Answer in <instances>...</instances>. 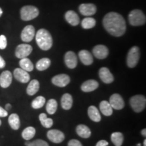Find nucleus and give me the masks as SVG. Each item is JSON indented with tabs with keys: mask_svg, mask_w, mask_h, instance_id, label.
Here are the masks:
<instances>
[{
	"mask_svg": "<svg viewBox=\"0 0 146 146\" xmlns=\"http://www.w3.org/2000/svg\"><path fill=\"white\" fill-rule=\"evenodd\" d=\"M103 25L110 34L115 36L123 35L126 32V23L124 18L116 12H109L103 19Z\"/></svg>",
	"mask_w": 146,
	"mask_h": 146,
	"instance_id": "obj_1",
	"label": "nucleus"
},
{
	"mask_svg": "<svg viewBox=\"0 0 146 146\" xmlns=\"http://www.w3.org/2000/svg\"><path fill=\"white\" fill-rule=\"evenodd\" d=\"M36 42L42 50H49L52 47L53 40L51 34L44 29H41L36 33Z\"/></svg>",
	"mask_w": 146,
	"mask_h": 146,
	"instance_id": "obj_2",
	"label": "nucleus"
},
{
	"mask_svg": "<svg viewBox=\"0 0 146 146\" xmlns=\"http://www.w3.org/2000/svg\"><path fill=\"white\" fill-rule=\"evenodd\" d=\"M129 21L133 26H141L145 24V16L141 10H132L129 14Z\"/></svg>",
	"mask_w": 146,
	"mask_h": 146,
	"instance_id": "obj_3",
	"label": "nucleus"
},
{
	"mask_svg": "<svg viewBox=\"0 0 146 146\" xmlns=\"http://www.w3.org/2000/svg\"><path fill=\"white\" fill-rule=\"evenodd\" d=\"M39 11L38 8L33 5H25L21 10V17L23 21H31L39 15Z\"/></svg>",
	"mask_w": 146,
	"mask_h": 146,
	"instance_id": "obj_4",
	"label": "nucleus"
},
{
	"mask_svg": "<svg viewBox=\"0 0 146 146\" xmlns=\"http://www.w3.org/2000/svg\"><path fill=\"white\" fill-rule=\"evenodd\" d=\"M130 105L135 112H141L145 109L146 106L145 97L142 95H137L130 100Z\"/></svg>",
	"mask_w": 146,
	"mask_h": 146,
	"instance_id": "obj_5",
	"label": "nucleus"
},
{
	"mask_svg": "<svg viewBox=\"0 0 146 146\" xmlns=\"http://www.w3.org/2000/svg\"><path fill=\"white\" fill-rule=\"evenodd\" d=\"M140 58V52L138 47H131L128 53L127 58V64L129 68H134L138 64Z\"/></svg>",
	"mask_w": 146,
	"mask_h": 146,
	"instance_id": "obj_6",
	"label": "nucleus"
},
{
	"mask_svg": "<svg viewBox=\"0 0 146 146\" xmlns=\"http://www.w3.org/2000/svg\"><path fill=\"white\" fill-rule=\"evenodd\" d=\"M33 51V47L31 45L29 44H20L16 47L15 51V55L18 58H27L31 54Z\"/></svg>",
	"mask_w": 146,
	"mask_h": 146,
	"instance_id": "obj_7",
	"label": "nucleus"
},
{
	"mask_svg": "<svg viewBox=\"0 0 146 146\" xmlns=\"http://www.w3.org/2000/svg\"><path fill=\"white\" fill-rule=\"evenodd\" d=\"M47 136L51 141L55 143H61L65 139L64 134L62 131L57 129H52L49 131L47 133Z\"/></svg>",
	"mask_w": 146,
	"mask_h": 146,
	"instance_id": "obj_8",
	"label": "nucleus"
},
{
	"mask_svg": "<svg viewBox=\"0 0 146 146\" xmlns=\"http://www.w3.org/2000/svg\"><path fill=\"white\" fill-rule=\"evenodd\" d=\"M70 81L69 76L65 74H60L54 76L52 79V82L54 85L59 87H64L68 85Z\"/></svg>",
	"mask_w": 146,
	"mask_h": 146,
	"instance_id": "obj_9",
	"label": "nucleus"
},
{
	"mask_svg": "<svg viewBox=\"0 0 146 146\" xmlns=\"http://www.w3.org/2000/svg\"><path fill=\"white\" fill-rule=\"evenodd\" d=\"M35 35V30L34 27L32 25H28L23 29L21 33V39L24 42L29 43L33 39Z\"/></svg>",
	"mask_w": 146,
	"mask_h": 146,
	"instance_id": "obj_10",
	"label": "nucleus"
},
{
	"mask_svg": "<svg viewBox=\"0 0 146 146\" xmlns=\"http://www.w3.org/2000/svg\"><path fill=\"white\" fill-rule=\"evenodd\" d=\"M110 104L113 109L119 110L123 109L125 107V102L121 96L118 94H114L110 98Z\"/></svg>",
	"mask_w": 146,
	"mask_h": 146,
	"instance_id": "obj_11",
	"label": "nucleus"
},
{
	"mask_svg": "<svg viewBox=\"0 0 146 146\" xmlns=\"http://www.w3.org/2000/svg\"><path fill=\"white\" fill-rule=\"evenodd\" d=\"M93 54L98 59H105L108 57L109 54V50L107 47L104 45H98L93 49Z\"/></svg>",
	"mask_w": 146,
	"mask_h": 146,
	"instance_id": "obj_12",
	"label": "nucleus"
},
{
	"mask_svg": "<svg viewBox=\"0 0 146 146\" xmlns=\"http://www.w3.org/2000/svg\"><path fill=\"white\" fill-rule=\"evenodd\" d=\"M79 12L82 15L90 16L96 13V6L93 3H83L79 6Z\"/></svg>",
	"mask_w": 146,
	"mask_h": 146,
	"instance_id": "obj_13",
	"label": "nucleus"
},
{
	"mask_svg": "<svg viewBox=\"0 0 146 146\" xmlns=\"http://www.w3.org/2000/svg\"><path fill=\"white\" fill-rule=\"evenodd\" d=\"M64 62L68 68L70 69L75 68L77 66V57L74 52L69 51V52L66 53Z\"/></svg>",
	"mask_w": 146,
	"mask_h": 146,
	"instance_id": "obj_14",
	"label": "nucleus"
},
{
	"mask_svg": "<svg viewBox=\"0 0 146 146\" xmlns=\"http://www.w3.org/2000/svg\"><path fill=\"white\" fill-rule=\"evenodd\" d=\"M14 76L18 81L22 83H27L30 81V75L27 71L24 70L23 69L16 68L14 70Z\"/></svg>",
	"mask_w": 146,
	"mask_h": 146,
	"instance_id": "obj_15",
	"label": "nucleus"
},
{
	"mask_svg": "<svg viewBox=\"0 0 146 146\" xmlns=\"http://www.w3.org/2000/svg\"><path fill=\"white\" fill-rule=\"evenodd\" d=\"M99 76L104 83L110 84L114 81V76L108 68L102 67L99 70Z\"/></svg>",
	"mask_w": 146,
	"mask_h": 146,
	"instance_id": "obj_16",
	"label": "nucleus"
},
{
	"mask_svg": "<svg viewBox=\"0 0 146 146\" xmlns=\"http://www.w3.org/2000/svg\"><path fill=\"white\" fill-rule=\"evenodd\" d=\"M12 74L9 70H5L0 74V86L2 88H8L12 83Z\"/></svg>",
	"mask_w": 146,
	"mask_h": 146,
	"instance_id": "obj_17",
	"label": "nucleus"
},
{
	"mask_svg": "<svg viewBox=\"0 0 146 146\" xmlns=\"http://www.w3.org/2000/svg\"><path fill=\"white\" fill-rule=\"evenodd\" d=\"M78 57L81 60V62L86 66L91 65L94 62L93 56L87 50H84L80 51L79 53H78Z\"/></svg>",
	"mask_w": 146,
	"mask_h": 146,
	"instance_id": "obj_18",
	"label": "nucleus"
},
{
	"mask_svg": "<svg viewBox=\"0 0 146 146\" xmlns=\"http://www.w3.org/2000/svg\"><path fill=\"white\" fill-rule=\"evenodd\" d=\"M65 18L66 21L72 26H76L80 23V19L78 14L72 10H69L66 13Z\"/></svg>",
	"mask_w": 146,
	"mask_h": 146,
	"instance_id": "obj_19",
	"label": "nucleus"
},
{
	"mask_svg": "<svg viewBox=\"0 0 146 146\" xmlns=\"http://www.w3.org/2000/svg\"><path fill=\"white\" fill-rule=\"evenodd\" d=\"M99 86V83L95 80H88L84 82L81 85V90L84 92H91L96 90Z\"/></svg>",
	"mask_w": 146,
	"mask_h": 146,
	"instance_id": "obj_20",
	"label": "nucleus"
},
{
	"mask_svg": "<svg viewBox=\"0 0 146 146\" xmlns=\"http://www.w3.org/2000/svg\"><path fill=\"white\" fill-rule=\"evenodd\" d=\"M76 131L77 135L82 138H89L91 136V130L87 126L85 125H79L76 127Z\"/></svg>",
	"mask_w": 146,
	"mask_h": 146,
	"instance_id": "obj_21",
	"label": "nucleus"
},
{
	"mask_svg": "<svg viewBox=\"0 0 146 146\" xmlns=\"http://www.w3.org/2000/svg\"><path fill=\"white\" fill-rule=\"evenodd\" d=\"M73 103L72 97L70 94H64L61 99V106L64 110H68L72 108Z\"/></svg>",
	"mask_w": 146,
	"mask_h": 146,
	"instance_id": "obj_22",
	"label": "nucleus"
},
{
	"mask_svg": "<svg viewBox=\"0 0 146 146\" xmlns=\"http://www.w3.org/2000/svg\"><path fill=\"white\" fill-rule=\"evenodd\" d=\"M88 116L91 120L94 122H100L101 120V115L99 110L94 106H91L88 108Z\"/></svg>",
	"mask_w": 146,
	"mask_h": 146,
	"instance_id": "obj_23",
	"label": "nucleus"
},
{
	"mask_svg": "<svg viewBox=\"0 0 146 146\" xmlns=\"http://www.w3.org/2000/svg\"><path fill=\"white\" fill-rule=\"evenodd\" d=\"M100 109L102 114L105 116H111L113 113V108L107 101H102L100 104Z\"/></svg>",
	"mask_w": 146,
	"mask_h": 146,
	"instance_id": "obj_24",
	"label": "nucleus"
},
{
	"mask_svg": "<svg viewBox=\"0 0 146 146\" xmlns=\"http://www.w3.org/2000/svg\"><path fill=\"white\" fill-rule=\"evenodd\" d=\"M8 123L12 129L18 130L21 126V121L18 115L16 114H11L8 118Z\"/></svg>",
	"mask_w": 146,
	"mask_h": 146,
	"instance_id": "obj_25",
	"label": "nucleus"
},
{
	"mask_svg": "<svg viewBox=\"0 0 146 146\" xmlns=\"http://www.w3.org/2000/svg\"><path fill=\"white\" fill-rule=\"evenodd\" d=\"M39 89V83L37 80H32L29 84L27 89V93L29 96H33L37 93Z\"/></svg>",
	"mask_w": 146,
	"mask_h": 146,
	"instance_id": "obj_26",
	"label": "nucleus"
},
{
	"mask_svg": "<svg viewBox=\"0 0 146 146\" xmlns=\"http://www.w3.org/2000/svg\"><path fill=\"white\" fill-rule=\"evenodd\" d=\"M19 65L22 69L27 72H31L34 68L33 64L27 58H22L21 61L19 62Z\"/></svg>",
	"mask_w": 146,
	"mask_h": 146,
	"instance_id": "obj_27",
	"label": "nucleus"
},
{
	"mask_svg": "<svg viewBox=\"0 0 146 146\" xmlns=\"http://www.w3.org/2000/svg\"><path fill=\"white\" fill-rule=\"evenodd\" d=\"M51 60L49 58H44L39 60L36 64V68L38 70L43 71L50 66Z\"/></svg>",
	"mask_w": 146,
	"mask_h": 146,
	"instance_id": "obj_28",
	"label": "nucleus"
},
{
	"mask_svg": "<svg viewBox=\"0 0 146 146\" xmlns=\"http://www.w3.org/2000/svg\"><path fill=\"white\" fill-rule=\"evenodd\" d=\"M36 131L35 129L33 127H28L26 129H25L22 133V137L24 139L29 141V140L31 139L35 135Z\"/></svg>",
	"mask_w": 146,
	"mask_h": 146,
	"instance_id": "obj_29",
	"label": "nucleus"
},
{
	"mask_svg": "<svg viewBox=\"0 0 146 146\" xmlns=\"http://www.w3.org/2000/svg\"><path fill=\"white\" fill-rule=\"evenodd\" d=\"M111 140L115 146H121L123 145L124 137L120 132H114L111 135Z\"/></svg>",
	"mask_w": 146,
	"mask_h": 146,
	"instance_id": "obj_30",
	"label": "nucleus"
},
{
	"mask_svg": "<svg viewBox=\"0 0 146 146\" xmlns=\"http://www.w3.org/2000/svg\"><path fill=\"white\" fill-rule=\"evenodd\" d=\"M96 25V21L94 18L91 17H87L84 18L81 22V26L85 29H92Z\"/></svg>",
	"mask_w": 146,
	"mask_h": 146,
	"instance_id": "obj_31",
	"label": "nucleus"
},
{
	"mask_svg": "<svg viewBox=\"0 0 146 146\" xmlns=\"http://www.w3.org/2000/svg\"><path fill=\"white\" fill-rule=\"evenodd\" d=\"M58 103L54 99H51L47 102L46 105V110L48 114H54L57 110Z\"/></svg>",
	"mask_w": 146,
	"mask_h": 146,
	"instance_id": "obj_32",
	"label": "nucleus"
},
{
	"mask_svg": "<svg viewBox=\"0 0 146 146\" xmlns=\"http://www.w3.org/2000/svg\"><path fill=\"white\" fill-rule=\"evenodd\" d=\"M39 120L42 126L45 128H50L53 125V120L52 118H47V115L44 113L39 115Z\"/></svg>",
	"mask_w": 146,
	"mask_h": 146,
	"instance_id": "obj_33",
	"label": "nucleus"
},
{
	"mask_svg": "<svg viewBox=\"0 0 146 146\" xmlns=\"http://www.w3.org/2000/svg\"><path fill=\"white\" fill-rule=\"evenodd\" d=\"M45 104V99L44 97L39 96L36 98L32 102V107L34 109H39L44 106Z\"/></svg>",
	"mask_w": 146,
	"mask_h": 146,
	"instance_id": "obj_34",
	"label": "nucleus"
},
{
	"mask_svg": "<svg viewBox=\"0 0 146 146\" xmlns=\"http://www.w3.org/2000/svg\"><path fill=\"white\" fill-rule=\"evenodd\" d=\"M26 146H49L46 141L42 139H36L32 142H26Z\"/></svg>",
	"mask_w": 146,
	"mask_h": 146,
	"instance_id": "obj_35",
	"label": "nucleus"
},
{
	"mask_svg": "<svg viewBox=\"0 0 146 146\" xmlns=\"http://www.w3.org/2000/svg\"><path fill=\"white\" fill-rule=\"evenodd\" d=\"M7 47V39L5 35H0V49L4 50Z\"/></svg>",
	"mask_w": 146,
	"mask_h": 146,
	"instance_id": "obj_36",
	"label": "nucleus"
},
{
	"mask_svg": "<svg viewBox=\"0 0 146 146\" xmlns=\"http://www.w3.org/2000/svg\"><path fill=\"white\" fill-rule=\"evenodd\" d=\"M68 146H83L81 142L76 139H71L68 142Z\"/></svg>",
	"mask_w": 146,
	"mask_h": 146,
	"instance_id": "obj_37",
	"label": "nucleus"
},
{
	"mask_svg": "<svg viewBox=\"0 0 146 146\" xmlns=\"http://www.w3.org/2000/svg\"><path fill=\"white\" fill-rule=\"evenodd\" d=\"M8 114L7 110H5V109L0 106V117H5V116H8Z\"/></svg>",
	"mask_w": 146,
	"mask_h": 146,
	"instance_id": "obj_38",
	"label": "nucleus"
},
{
	"mask_svg": "<svg viewBox=\"0 0 146 146\" xmlns=\"http://www.w3.org/2000/svg\"><path fill=\"white\" fill-rule=\"evenodd\" d=\"M108 145V142L106 140H101L97 143L96 146H107Z\"/></svg>",
	"mask_w": 146,
	"mask_h": 146,
	"instance_id": "obj_39",
	"label": "nucleus"
},
{
	"mask_svg": "<svg viewBox=\"0 0 146 146\" xmlns=\"http://www.w3.org/2000/svg\"><path fill=\"white\" fill-rule=\"evenodd\" d=\"M5 66V62L3 58L0 56V68H3Z\"/></svg>",
	"mask_w": 146,
	"mask_h": 146,
	"instance_id": "obj_40",
	"label": "nucleus"
},
{
	"mask_svg": "<svg viewBox=\"0 0 146 146\" xmlns=\"http://www.w3.org/2000/svg\"><path fill=\"white\" fill-rule=\"evenodd\" d=\"M12 108V106L10 104H7L5 106V110H10Z\"/></svg>",
	"mask_w": 146,
	"mask_h": 146,
	"instance_id": "obj_41",
	"label": "nucleus"
},
{
	"mask_svg": "<svg viewBox=\"0 0 146 146\" xmlns=\"http://www.w3.org/2000/svg\"><path fill=\"white\" fill-rule=\"evenodd\" d=\"M141 135L143 137H145L146 136V130H145V129H143V130L141 131Z\"/></svg>",
	"mask_w": 146,
	"mask_h": 146,
	"instance_id": "obj_42",
	"label": "nucleus"
},
{
	"mask_svg": "<svg viewBox=\"0 0 146 146\" xmlns=\"http://www.w3.org/2000/svg\"><path fill=\"white\" fill-rule=\"evenodd\" d=\"M2 14H3V10L2 9L0 8V17H1V15H2Z\"/></svg>",
	"mask_w": 146,
	"mask_h": 146,
	"instance_id": "obj_43",
	"label": "nucleus"
},
{
	"mask_svg": "<svg viewBox=\"0 0 146 146\" xmlns=\"http://www.w3.org/2000/svg\"><path fill=\"white\" fill-rule=\"evenodd\" d=\"M143 146H146V140L145 139L143 141Z\"/></svg>",
	"mask_w": 146,
	"mask_h": 146,
	"instance_id": "obj_44",
	"label": "nucleus"
},
{
	"mask_svg": "<svg viewBox=\"0 0 146 146\" xmlns=\"http://www.w3.org/2000/svg\"><path fill=\"white\" fill-rule=\"evenodd\" d=\"M137 146H141V144L139 143V144H137Z\"/></svg>",
	"mask_w": 146,
	"mask_h": 146,
	"instance_id": "obj_45",
	"label": "nucleus"
},
{
	"mask_svg": "<svg viewBox=\"0 0 146 146\" xmlns=\"http://www.w3.org/2000/svg\"><path fill=\"white\" fill-rule=\"evenodd\" d=\"M1 120H0V126H1Z\"/></svg>",
	"mask_w": 146,
	"mask_h": 146,
	"instance_id": "obj_46",
	"label": "nucleus"
}]
</instances>
